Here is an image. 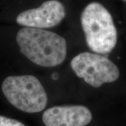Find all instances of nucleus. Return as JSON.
Here are the masks:
<instances>
[{"instance_id": "obj_4", "label": "nucleus", "mask_w": 126, "mask_h": 126, "mask_svg": "<svg viewBox=\"0 0 126 126\" xmlns=\"http://www.w3.org/2000/svg\"><path fill=\"white\" fill-rule=\"evenodd\" d=\"M71 67L77 77L94 88L116 81L120 75L117 66L108 58L88 52L75 56Z\"/></svg>"}, {"instance_id": "obj_1", "label": "nucleus", "mask_w": 126, "mask_h": 126, "mask_svg": "<svg viewBox=\"0 0 126 126\" xmlns=\"http://www.w3.org/2000/svg\"><path fill=\"white\" fill-rule=\"evenodd\" d=\"M16 41L20 53L39 66L55 67L66 58V41L52 32L24 27L18 32Z\"/></svg>"}, {"instance_id": "obj_6", "label": "nucleus", "mask_w": 126, "mask_h": 126, "mask_svg": "<svg viewBox=\"0 0 126 126\" xmlns=\"http://www.w3.org/2000/svg\"><path fill=\"white\" fill-rule=\"evenodd\" d=\"M46 126H86L92 120L88 109L81 105L53 107L43 113Z\"/></svg>"}, {"instance_id": "obj_9", "label": "nucleus", "mask_w": 126, "mask_h": 126, "mask_svg": "<svg viewBox=\"0 0 126 126\" xmlns=\"http://www.w3.org/2000/svg\"><path fill=\"white\" fill-rule=\"evenodd\" d=\"M123 1H126V0H123Z\"/></svg>"}, {"instance_id": "obj_7", "label": "nucleus", "mask_w": 126, "mask_h": 126, "mask_svg": "<svg viewBox=\"0 0 126 126\" xmlns=\"http://www.w3.org/2000/svg\"><path fill=\"white\" fill-rule=\"evenodd\" d=\"M0 126H25L21 122L13 118L0 116Z\"/></svg>"}, {"instance_id": "obj_5", "label": "nucleus", "mask_w": 126, "mask_h": 126, "mask_svg": "<svg viewBox=\"0 0 126 126\" xmlns=\"http://www.w3.org/2000/svg\"><path fill=\"white\" fill-rule=\"evenodd\" d=\"M65 9L58 0L44 2L39 8L26 10L16 18L18 24L27 27L44 29L55 27L65 17Z\"/></svg>"}, {"instance_id": "obj_8", "label": "nucleus", "mask_w": 126, "mask_h": 126, "mask_svg": "<svg viewBox=\"0 0 126 126\" xmlns=\"http://www.w3.org/2000/svg\"><path fill=\"white\" fill-rule=\"evenodd\" d=\"M51 77H52V79H53V80H58L59 78L58 74V73H53V74H52Z\"/></svg>"}, {"instance_id": "obj_3", "label": "nucleus", "mask_w": 126, "mask_h": 126, "mask_svg": "<svg viewBox=\"0 0 126 126\" xmlns=\"http://www.w3.org/2000/svg\"><path fill=\"white\" fill-rule=\"evenodd\" d=\"M1 89L9 102L24 112H40L47 104L45 89L34 76L7 77L2 83Z\"/></svg>"}, {"instance_id": "obj_2", "label": "nucleus", "mask_w": 126, "mask_h": 126, "mask_svg": "<svg viewBox=\"0 0 126 126\" xmlns=\"http://www.w3.org/2000/svg\"><path fill=\"white\" fill-rule=\"evenodd\" d=\"M81 22L91 50L99 54L112 51L117 43V30L111 15L103 5L98 2L87 5L81 14Z\"/></svg>"}]
</instances>
